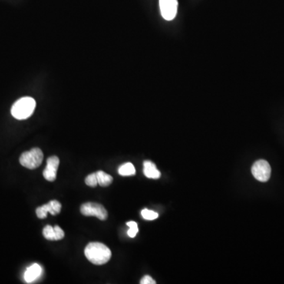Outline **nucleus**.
Segmentation results:
<instances>
[{
  "label": "nucleus",
  "instance_id": "1a4fd4ad",
  "mask_svg": "<svg viewBox=\"0 0 284 284\" xmlns=\"http://www.w3.org/2000/svg\"><path fill=\"white\" fill-rule=\"evenodd\" d=\"M43 235L47 240L59 241L64 238L65 234H64L63 229L57 225L54 226L47 225L43 230Z\"/></svg>",
  "mask_w": 284,
  "mask_h": 284
},
{
  "label": "nucleus",
  "instance_id": "f03ea898",
  "mask_svg": "<svg viewBox=\"0 0 284 284\" xmlns=\"http://www.w3.org/2000/svg\"><path fill=\"white\" fill-rule=\"evenodd\" d=\"M36 107V101L30 97H22L13 104L11 115L16 120H26L33 115Z\"/></svg>",
  "mask_w": 284,
  "mask_h": 284
},
{
  "label": "nucleus",
  "instance_id": "6e6552de",
  "mask_svg": "<svg viewBox=\"0 0 284 284\" xmlns=\"http://www.w3.org/2000/svg\"><path fill=\"white\" fill-rule=\"evenodd\" d=\"M59 165H60V159L58 156H52L47 158V166L43 172V176L46 180L49 181V182L55 180Z\"/></svg>",
  "mask_w": 284,
  "mask_h": 284
},
{
  "label": "nucleus",
  "instance_id": "7ed1b4c3",
  "mask_svg": "<svg viewBox=\"0 0 284 284\" xmlns=\"http://www.w3.org/2000/svg\"><path fill=\"white\" fill-rule=\"evenodd\" d=\"M44 159V154L39 148H34L25 152L20 156V163L28 169H36L41 166Z\"/></svg>",
  "mask_w": 284,
  "mask_h": 284
},
{
  "label": "nucleus",
  "instance_id": "4468645a",
  "mask_svg": "<svg viewBox=\"0 0 284 284\" xmlns=\"http://www.w3.org/2000/svg\"><path fill=\"white\" fill-rule=\"evenodd\" d=\"M142 217L147 220H153V219H157L159 214L154 211L149 210V209H145L141 211Z\"/></svg>",
  "mask_w": 284,
  "mask_h": 284
},
{
  "label": "nucleus",
  "instance_id": "20e7f679",
  "mask_svg": "<svg viewBox=\"0 0 284 284\" xmlns=\"http://www.w3.org/2000/svg\"><path fill=\"white\" fill-rule=\"evenodd\" d=\"M81 214L86 216H95L100 220H105L107 212L103 205L94 202H87L81 206Z\"/></svg>",
  "mask_w": 284,
  "mask_h": 284
},
{
  "label": "nucleus",
  "instance_id": "0eeeda50",
  "mask_svg": "<svg viewBox=\"0 0 284 284\" xmlns=\"http://www.w3.org/2000/svg\"><path fill=\"white\" fill-rule=\"evenodd\" d=\"M61 209V204L58 201L53 200L41 207L37 208L36 214L40 219H45L47 213H50L52 216H56L60 213Z\"/></svg>",
  "mask_w": 284,
  "mask_h": 284
},
{
  "label": "nucleus",
  "instance_id": "f257e3e1",
  "mask_svg": "<svg viewBox=\"0 0 284 284\" xmlns=\"http://www.w3.org/2000/svg\"><path fill=\"white\" fill-rule=\"evenodd\" d=\"M84 255L91 263L102 265L111 258L110 249L101 242H90L84 249Z\"/></svg>",
  "mask_w": 284,
  "mask_h": 284
},
{
  "label": "nucleus",
  "instance_id": "2eb2a0df",
  "mask_svg": "<svg viewBox=\"0 0 284 284\" xmlns=\"http://www.w3.org/2000/svg\"><path fill=\"white\" fill-rule=\"evenodd\" d=\"M126 224L130 228L128 232H127V235L130 238H134L137 235V234L138 233V228H137V223L134 222V221H130V222H128Z\"/></svg>",
  "mask_w": 284,
  "mask_h": 284
},
{
  "label": "nucleus",
  "instance_id": "dca6fc26",
  "mask_svg": "<svg viewBox=\"0 0 284 284\" xmlns=\"http://www.w3.org/2000/svg\"><path fill=\"white\" fill-rule=\"evenodd\" d=\"M86 184L91 187H96L98 185L97 175L96 173L90 174L86 179Z\"/></svg>",
  "mask_w": 284,
  "mask_h": 284
},
{
  "label": "nucleus",
  "instance_id": "9d476101",
  "mask_svg": "<svg viewBox=\"0 0 284 284\" xmlns=\"http://www.w3.org/2000/svg\"><path fill=\"white\" fill-rule=\"evenodd\" d=\"M42 273V268L41 265L38 264H34L31 266L29 267L24 274V279L27 283H31V282L38 279Z\"/></svg>",
  "mask_w": 284,
  "mask_h": 284
},
{
  "label": "nucleus",
  "instance_id": "f8f14e48",
  "mask_svg": "<svg viewBox=\"0 0 284 284\" xmlns=\"http://www.w3.org/2000/svg\"><path fill=\"white\" fill-rule=\"evenodd\" d=\"M96 175H97L98 185H100V186L104 187V186H110L112 183L113 178L108 174L102 172V171H99V172H96Z\"/></svg>",
  "mask_w": 284,
  "mask_h": 284
},
{
  "label": "nucleus",
  "instance_id": "f3484780",
  "mask_svg": "<svg viewBox=\"0 0 284 284\" xmlns=\"http://www.w3.org/2000/svg\"><path fill=\"white\" fill-rule=\"evenodd\" d=\"M140 284H156V281L150 276V275H145L144 277L140 279Z\"/></svg>",
  "mask_w": 284,
  "mask_h": 284
},
{
  "label": "nucleus",
  "instance_id": "9b49d317",
  "mask_svg": "<svg viewBox=\"0 0 284 284\" xmlns=\"http://www.w3.org/2000/svg\"><path fill=\"white\" fill-rule=\"evenodd\" d=\"M144 165V175L149 179H157L160 178L161 174L160 171L156 168V164L149 160H146L143 163Z\"/></svg>",
  "mask_w": 284,
  "mask_h": 284
},
{
  "label": "nucleus",
  "instance_id": "ddd939ff",
  "mask_svg": "<svg viewBox=\"0 0 284 284\" xmlns=\"http://www.w3.org/2000/svg\"><path fill=\"white\" fill-rule=\"evenodd\" d=\"M136 173L135 167L131 163H126L120 166L119 174L122 176H134Z\"/></svg>",
  "mask_w": 284,
  "mask_h": 284
},
{
  "label": "nucleus",
  "instance_id": "423d86ee",
  "mask_svg": "<svg viewBox=\"0 0 284 284\" xmlns=\"http://www.w3.org/2000/svg\"><path fill=\"white\" fill-rule=\"evenodd\" d=\"M178 0H160V9L162 17L167 21L176 18L178 12Z\"/></svg>",
  "mask_w": 284,
  "mask_h": 284
},
{
  "label": "nucleus",
  "instance_id": "39448f33",
  "mask_svg": "<svg viewBox=\"0 0 284 284\" xmlns=\"http://www.w3.org/2000/svg\"><path fill=\"white\" fill-rule=\"evenodd\" d=\"M252 174L253 177L260 182L265 183L270 179L271 169L270 164L265 160H260L255 162L252 165Z\"/></svg>",
  "mask_w": 284,
  "mask_h": 284
}]
</instances>
